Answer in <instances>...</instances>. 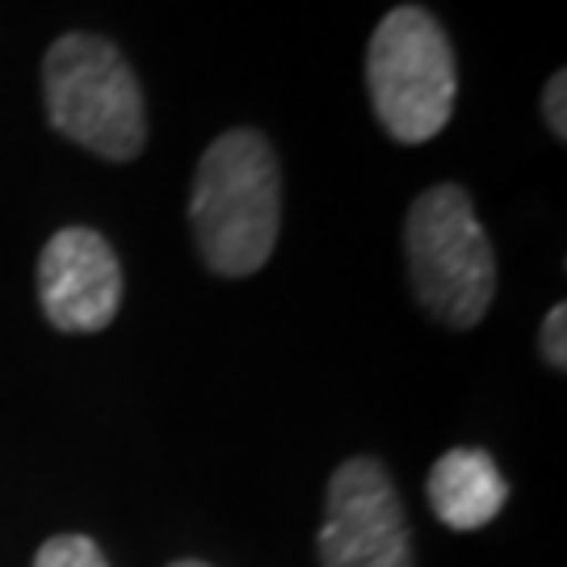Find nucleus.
I'll list each match as a JSON object with an SVG mask.
<instances>
[{
	"mask_svg": "<svg viewBox=\"0 0 567 567\" xmlns=\"http://www.w3.org/2000/svg\"><path fill=\"white\" fill-rule=\"evenodd\" d=\"M189 224L203 261L224 278H248L269 261L282 224V173L261 131H227L206 147Z\"/></svg>",
	"mask_w": 567,
	"mask_h": 567,
	"instance_id": "1",
	"label": "nucleus"
},
{
	"mask_svg": "<svg viewBox=\"0 0 567 567\" xmlns=\"http://www.w3.org/2000/svg\"><path fill=\"white\" fill-rule=\"evenodd\" d=\"M47 118L102 161H135L147 143L140 81L102 34H63L42 60Z\"/></svg>",
	"mask_w": 567,
	"mask_h": 567,
	"instance_id": "2",
	"label": "nucleus"
},
{
	"mask_svg": "<svg viewBox=\"0 0 567 567\" xmlns=\"http://www.w3.org/2000/svg\"><path fill=\"white\" fill-rule=\"evenodd\" d=\"M416 299L446 328H475L496 295L492 244L463 185L425 189L404 224Z\"/></svg>",
	"mask_w": 567,
	"mask_h": 567,
	"instance_id": "3",
	"label": "nucleus"
},
{
	"mask_svg": "<svg viewBox=\"0 0 567 567\" xmlns=\"http://www.w3.org/2000/svg\"><path fill=\"white\" fill-rule=\"evenodd\" d=\"M365 84L383 131L400 143L433 140L454 114L458 72L442 21L429 9H391L365 55Z\"/></svg>",
	"mask_w": 567,
	"mask_h": 567,
	"instance_id": "4",
	"label": "nucleus"
},
{
	"mask_svg": "<svg viewBox=\"0 0 567 567\" xmlns=\"http://www.w3.org/2000/svg\"><path fill=\"white\" fill-rule=\"evenodd\" d=\"M320 567H416L400 492L383 463L349 458L328 484Z\"/></svg>",
	"mask_w": 567,
	"mask_h": 567,
	"instance_id": "5",
	"label": "nucleus"
},
{
	"mask_svg": "<svg viewBox=\"0 0 567 567\" xmlns=\"http://www.w3.org/2000/svg\"><path fill=\"white\" fill-rule=\"evenodd\" d=\"M39 303L60 332H102L122 307V265L102 231L63 227L39 257Z\"/></svg>",
	"mask_w": 567,
	"mask_h": 567,
	"instance_id": "6",
	"label": "nucleus"
},
{
	"mask_svg": "<svg viewBox=\"0 0 567 567\" xmlns=\"http://www.w3.org/2000/svg\"><path fill=\"white\" fill-rule=\"evenodd\" d=\"M508 501L505 475L484 450H446L429 471V505L450 529H484Z\"/></svg>",
	"mask_w": 567,
	"mask_h": 567,
	"instance_id": "7",
	"label": "nucleus"
},
{
	"mask_svg": "<svg viewBox=\"0 0 567 567\" xmlns=\"http://www.w3.org/2000/svg\"><path fill=\"white\" fill-rule=\"evenodd\" d=\"M34 567H110L105 564L102 547L84 534H60V538H47L34 555Z\"/></svg>",
	"mask_w": 567,
	"mask_h": 567,
	"instance_id": "8",
	"label": "nucleus"
},
{
	"mask_svg": "<svg viewBox=\"0 0 567 567\" xmlns=\"http://www.w3.org/2000/svg\"><path fill=\"white\" fill-rule=\"evenodd\" d=\"M564 337H567V307L555 303L550 307V316L543 320V358H547V365H555V370H564L567 365Z\"/></svg>",
	"mask_w": 567,
	"mask_h": 567,
	"instance_id": "9",
	"label": "nucleus"
},
{
	"mask_svg": "<svg viewBox=\"0 0 567 567\" xmlns=\"http://www.w3.org/2000/svg\"><path fill=\"white\" fill-rule=\"evenodd\" d=\"M564 102H567V76L564 72H555L547 84V93H543V118H547L550 135L555 140H567V114H564Z\"/></svg>",
	"mask_w": 567,
	"mask_h": 567,
	"instance_id": "10",
	"label": "nucleus"
},
{
	"mask_svg": "<svg viewBox=\"0 0 567 567\" xmlns=\"http://www.w3.org/2000/svg\"><path fill=\"white\" fill-rule=\"evenodd\" d=\"M168 567H210V564H203V559H182V564H168Z\"/></svg>",
	"mask_w": 567,
	"mask_h": 567,
	"instance_id": "11",
	"label": "nucleus"
}]
</instances>
